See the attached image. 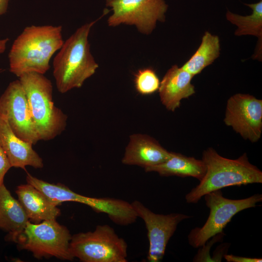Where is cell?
<instances>
[{"mask_svg":"<svg viewBox=\"0 0 262 262\" xmlns=\"http://www.w3.org/2000/svg\"><path fill=\"white\" fill-rule=\"evenodd\" d=\"M9 40V39L8 38L0 39V54L3 53L6 50Z\"/></svg>","mask_w":262,"mask_h":262,"instance_id":"obj_26","label":"cell"},{"mask_svg":"<svg viewBox=\"0 0 262 262\" xmlns=\"http://www.w3.org/2000/svg\"><path fill=\"white\" fill-rule=\"evenodd\" d=\"M0 115L22 140L35 145L39 141L27 98L19 80L11 82L0 97Z\"/></svg>","mask_w":262,"mask_h":262,"instance_id":"obj_10","label":"cell"},{"mask_svg":"<svg viewBox=\"0 0 262 262\" xmlns=\"http://www.w3.org/2000/svg\"><path fill=\"white\" fill-rule=\"evenodd\" d=\"M170 155L171 152L152 137L147 134H133L130 136L122 163L145 169L163 163Z\"/></svg>","mask_w":262,"mask_h":262,"instance_id":"obj_12","label":"cell"},{"mask_svg":"<svg viewBox=\"0 0 262 262\" xmlns=\"http://www.w3.org/2000/svg\"><path fill=\"white\" fill-rule=\"evenodd\" d=\"M244 4L252 10L250 15L243 16L227 10V20L236 27L235 35H251L262 39V0L256 3Z\"/></svg>","mask_w":262,"mask_h":262,"instance_id":"obj_20","label":"cell"},{"mask_svg":"<svg viewBox=\"0 0 262 262\" xmlns=\"http://www.w3.org/2000/svg\"><path fill=\"white\" fill-rule=\"evenodd\" d=\"M131 203L138 217L144 221L147 230L149 242L147 261L159 262L163 260L167 245L179 224L191 216L180 213L158 214L138 200Z\"/></svg>","mask_w":262,"mask_h":262,"instance_id":"obj_11","label":"cell"},{"mask_svg":"<svg viewBox=\"0 0 262 262\" xmlns=\"http://www.w3.org/2000/svg\"><path fill=\"white\" fill-rule=\"evenodd\" d=\"M2 71V69L0 68V73Z\"/></svg>","mask_w":262,"mask_h":262,"instance_id":"obj_27","label":"cell"},{"mask_svg":"<svg viewBox=\"0 0 262 262\" xmlns=\"http://www.w3.org/2000/svg\"><path fill=\"white\" fill-rule=\"evenodd\" d=\"M28 221L18 200L2 184L0 187V229L8 232L5 239L8 241L22 231Z\"/></svg>","mask_w":262,"mask_h":262,"instance_id":"obj_17","label":"cell"},{"mask_svg":"<svg viewBox=\"0 0 262 262\" xmlns=\"http://www.w3.org/2000/svg\"><path fill=\"white\" fill-rule=\"evenodd\" d=\"M160 82L156 72L151 68L139 69L134 76L136 91L142 95H149L158 90Z\"/></svg>","mask_w":262,"mask_h":262,"instance_id":"obj_21","label":"cell"},{"mask_svg":"<svg viewBox=\"0 0 262 262\" xmlns=\"http://www.w3.org/2000/svg\"><path fill=\"white\" fill-rule=\"evenodd\" d=\"M224 257L228 262H262L261 258H249L235 256L233 255L225 254Z\"/></svg>","mask_w":262,"mask_h":262,"instance_id":"obj_23","label":"cell"},{"mask_svg":"<svg viewBox=\"0 0 262 262\" xmlns=\"http://www.w3.org/2000/svg\"><path fill=\"white\" fill-rule=\"evenodd\" d=\"M71 237L68 229L54 219L38 223L28 221L22 231L8 241L16 243L19 248L30 251L37 259L54 257L72 261Z\"/></svg>","mask_w":262,"mask_h":262,"instance_id":"obj_5","label":"cell"},{"mask_svg":"<svg viewBox=\"0 0 262 262\" xmlns=\"http://www.w3.org/2000/svg\"><path fill=\"white\" fill-rule=\"evenodd\" d=\"M194 77L177 65L167 71L158 89L161 101L167 110L174 112L180 107L182 99L195 93V86L191 83Z\"/></svg>","mask_w":262,"mask_h":262,"instance_id":"obj_14","label":"cell"},{"mask_svg":"<svg viewBox=\"0 0 262 262\" xmlns=\"http://www.w3.org/2000/svg\"><path fill=\"white\" fill-rule=\"evenodd\" d=\"M203 196L210 213L203 226L192 229L188 234L189 244L194 248L202 246L213 236L223 232L236 214L255 207L262 201V195L260 194L240 199L227 198L223 196L221 190L212 191Z\"/></svg>","mask_w":262,"mask_h":262,"instance_id":"obj_7","label":"cell"},{"mask_svg":"<svg viewBox=\"0 0 262 262\" xmlns=\"http://www.w3.org/2000/svg\"><path fill=\"white\" fill-rule=\"evenodd\" d=\"M63 42L62 26H27L9 51L10 71L17 77L30 72L44 74L50 68L51 58Z\"/></svg>","mask_w":262,"mask_h":262,"instance_id":"obj_1","label":"cell"},{"mask_svg":"<svg viewBox=\"0 0 262 262\" xmlns=\"http://www.w3.org/2000/svg\"><path fill=\"white\" fill-rule=\"evenodd\" d=\"M145 170L147 172H156L163 177H191L200 181L206 173V167L202 159L171 152L170 156L166 161Z\"/></svg>","mask_w":262,"mask_h":262,"instance_id":"obj_18","label":"cell"},{"mask_svg":"<svg viewBox=\"0 0 262 262\" xmlns=\"http://www.w3.org/2000/svg\"><path fill=\"white\" fill-rule=\"evenodd\" d=\"M18 200L24 208L29 220L38 223L54 219L60 216L61 211L40 191L27 183L18 186L16 190Z\"/></svg>","mask_w":262,"mask_h":262,"instance_id":"obj_15","label":"cell"},{"mask_svg":"<svg viewBox=\"0 0 262 262\" xmlns=\"http://www.w3.org/2000/svg\"><path fill=\"white\" fill-rule=\"evenodd\" d=\"M74 258L82 262H127L128 245L108 225H98L93 231L72 236L70 243Z\"/></svg>","mask_w":262,"mask_h":262,"instance_id":"obj_6","label":"cell"},{"mask_svg":"<svg viewBox=\"0 0 262 262\" xmlns=\"http://www.w3.org/2000/svg\"><path fill=\"white\" fill-rule=\"evenodd\" d=\"M224 122L245 140L257 142L262 133V100L246 94L231 96L227 101Z\"/></svg>","mask_w":262,"mask_h":262,"instance_id":"obj_9","label":"cell"},{"mask_svg":"<svg viewBox=\"0 0 262 262\" xmlns=\"http://www.w3.org/2000/svg\"><path fill=\"white\" fill-rule=\"evenodd\" d=\"M33 145L19 138L10 128L6 119L0 115V146L12 167L25 169L43 167L42 158L33 148Z\"/></svg>","mask_w":262,"mask_h":262,"instance_id":"obj_13","label":"cell"},{"mask_svg":"<svg viewBox=\"0 0 262 262\" xmlns=\"http://www.w3.org/2000/svg\"><path fill=\"white\" fill-rule=\"evenodd\" d=\"M106 5L113 11L109 26L134 25L145 34L152 32L157 22L165 21L168 7L164 0H106Z\"/></svg>","mask_w":262,"mask_h":262,"instance_id":"obj_8","label":"cell"},{"mask_svg":"<svg viewBox=\"0 0 262 262\" xmlns=\"http://www.w3.org/2000/svg\"><path fill=\"white\" fill-rule=\"evenodd\" d=\"M220 49L219 37L206 31L196 51L181 67L195 76L219 57Z\"/></svg>","mask_w":262,"mask_h":262,"instance_id":"obj_19","label":"cell"},{"mask_svg":"<svg viewBox=\"0 0 262 262\" xmlns=\"http://www.w3.org/2000/svg\"><path fill=\"white\" fill-rule=\"evenodd\" d=\"M262 39H258L254 53L252 56L253 59L262 61Z\"/></svg>","mask_w":262,"mask_h":262,"instance_id":"obj_24","label":"cell"},{"mask_svg":"<svg viewBox=\"0 0 262 262\" xmlns=\"http://www.w3.org/2000/svg\"><path fill=\"white\" fill-rule=\"evenodd\" d=\"M9 1V0H0V16L6 13Z\"/></svg>","mask_w":262,"mask_h":262,"instance_id":"obj_25","label":"cell"},{"mask_svg":"<svg viewBox=\"0 0 262 262\" xmlns=\"http://www.w3.org/2000/svg\"><path fill=\"white\" fill-rule=\"evenodd\" d=\"M18 78L39 140L54 139L65 130L67 116L54 105L51 81L44 74L34 72L23 73Z\"/></svg>","mask_w":262,"mask_h":262,"instance_id":"obj_4","label":"cell"},{"mask_svg":"<svg viewBox=\"0 0 262 262\" xmlns=\"http://www.w3.org/2000/svg\"><path fill=\"white\" fill-rule=\"evenodd\" d=\"M202 160L206 173L199 183L185 195L188 203H196L207 193L224 187L262 183V172L250 163L246 153L230 159L209 147L203 151Z\"/></svg>","mask_w":262,"mask_h":262,"instance_id":"obj_2","label":"cell"},{"mask_svg":"<svg viewBox=\"0 0 262 262\" xmlns=\"http://www.w3.org/2000/svg\"><path fill=\"white\" fill-rule=\"evenodd\" d=\"M79 28L64 41L53 61V75L61 93L80 88L98 67L90 50L88 36L91 29L99 19Z\"/></svg>","mask_w":262,"mask_h":262,"instance_id":"obj_3","label":"cell"},{"mask_svg":"<svg viewBox=\"0 0 262 262\" xmlns=\"http://www.w3.org/2000/svg\"><path fill=\"white\" fill-rule=\"evenodd\" d=\"M26 181L42 192L54 205L57 206L64 202H76L86 205L96 212H100L104 207L102 197H91L75 193L61 183H50L27 173Z\"/></svg>","mask_w":262,"mask_h":262,"instance_id":"obj_16","label":"cell"},{"mask_svg":"<svg viewBox=\"0 0 262 262\" xmlns=\"http://www.w3.org/2000/svg\"><path fill=\"white\" fill-rule=\"evenodd\" d=\"M11 167L12 166L8 159L0 146V187L3 184L4 176Z\"/></svg>","mask_w":262,"mask_h":262,"instance_id":"obj_22","label":"cell"}]
</instances>
